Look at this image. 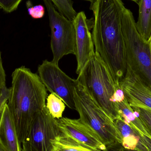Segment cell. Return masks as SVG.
<instances>
[{"mask_svg":"<svg viewBox=\"0 0 151 151\" xmlns=\"http://www.w3.org/2000/svg\"><path fill=\"white\" fill-rule=\"evenodd\" d=\"M122 0H95L91 4L94 15L92 37L95 52L119 83L126 74L127 58L121 22Z\"/></svg>","mask_w":151,"mask_h":151,"instance_id":"cell-1","label":"cell"},{"mask_svg":"<svg viewBox=\"0 0 151 151\" xmlns=\"http://www.w3.org/2000/svg\"><path fill=\"white\" fill-rule=\"evenodd\" d=\"M47 96L38 74L24 66L13 72L7 105L21 145L35 118L46 106Z\"/></svg>","mask_w":151,"mask_h":151,"instance_id":"cell-2","label":"cell"},{"mask_svg":"<svg viewBox=\"0 0 151 151\" xmlns=\"http://www.w3.org/2000/svg\"><path fill=\"white\" fill-rule=\"evenodd\" d=\"M110 118H120L113 98L119 83L115 82L109 68L98 53L91 58L76 79Z\"/></svg>","mask_w":151,"mask_h":151,"instance_id":"cell-3","label":"cell"},{"mask_svg":"<svg viewBox=\"0 0 151 151\" xmlns=\"http://www.w3.org/2000/svg\"><path fill=\"white\" fill-rule=\"evenodd\" d=\"M121 22L127 66L151 88V53L149 44L138 32L133 13L124 4L121 10Z\"/></svg>","mask_w":151,"mask_h":151,"instance_id":"cell-4","label":"cell"},{"mask_svg":"<svg viewBox=\"0 0 151 151\" xmlns=\"http://www.w3.org/2000/svg\"><path fill=\"white\" fill-rule=\"evenodd\" d=\"M74 94L76 110L81 121L92 129L106 147L121 145L120 137L113 121L77 81Z\"/></svg>","mask_w":151,"mask_h":151,"instance_id":"cell-5","label":"cell"},{"mask_svg":"<svg viewBox=\"0 0 151 151\" xmlns=\"http://www.w3.org/2000/svg\"><path fill=\"white\" fill-rule=\"evenodd\" d=\"M51 30L50 46L53 61L58 65L64 56L76 53V32L73 22L60 14L50 0H43Z\"/></svg>","mask_w":151,"mask_h":151,"instance_id":"cell-6","label":"cell"},{"mask_svg":"<svg viewBox=\"0 0 151 151\" xmlns=\"http://www.w3.org/2000/svg\"><path fill=\"white\" fill-rule=\"evenodd\" d=\"M61 134L57 119L45 106L33 121L21 144L22 151H52L51 141Z\"/></svg>","mask_w":151,"mask_h":151,"instance_id":"cell-7","label":"cell"},{"mask_svg":"<svg viewBox=\"0 0 151 151\" xmlns=\"http://www.w3.org/2000/svg\"><path fill=\"white\" fill-rule=\"evenodd\" d=\"M38 72L46 89L59 97L69 108L76 110L74 88L76 80L66 75L58 64L47 60L39 65Z\"/></svg>","mask_w":151,"mask_h":151,"instance_id":"cell-8","label":"cell"},{"mask_svg":"<svg viewBox=\"0 0 151 151\" xmlns=\"http://www.w3.org/2000/svg\"><path fill=\"white\" fill-rule=\"evenodd\" d=\"M119 84L131 107L151 112V88L129 66Z\"/></svg>","mask_w":151,"mask_h":151,"instance_id":"cell-9","label":"cell"},{"mask_svg":"<svg viewBox=\"0 0 151 151\" xmlns=\"http://www.w3.org/2000/svg\"><path fill=\"white\" fill-rule=\"evenodd\" d=\"M61 134L72 138L79 143L96 151H104L106 146L92 129L80 119L62 117L58 119Z\"/></svg>","mask_w":151,"mask_h":151,"instance_id":"cell-10","label":"cell"},{"mask_svg":"<svg viewBox=\"0 0 151 151\" xmlns=\"http://www.w3.org/2000/svg\"><path fill=\"white\" fill-rule=\"evenodd\" d=\"M76 32V53L77 61L76 73L79 74L95 53L92 35L90 31L85 13H77L73 19Z\"/></svg>","mask_w":151,"mask_h":151,"instance_id":"cell-11","label":"cell"},{"mask_svg":"<svg viewBox=\"0 0 151 151\" xmlns=\"http://www.w3.org/2000/svg\"><path fill=\"white\" fill-rule=\"evenodd\" d=\"M0 145L5 151H22L17 129L7 103L0 119Z\"/></svg>","mask_w":151,"mask_h":151,"instance_id":"cell-12","label":"cell"},{"mask_svg":"<svg viewBox=\"0 0 151 151\" xmlns=\"http://www.w3.org/2000/svg\"><path fill=\"white\" fill-rule=\"evenodd\" d=\"M120 137L121 145L129 150L149 151L143 143L141 134L120 118L114 121Z\"/></svg>","mask_w":151,"mask_h":151,"instance_id":"cell-13","label":"cell"},{"mask_svg":"<svg viewBox=\"0 0 151 151\" xmlns=\"http://www.w3.org/2000/svg\"><path fill=\"white\" fill-rule=\"evenodd\" d=\"M114 104L120 118L124 122L137 130L142 135L151 137L143 122L129 105L124 94L115 98Z\"/></svg>","mask_w":151,"mask_h":151,"instance_id":"cell-14","label":"cell"},{"mask_svg":"<svg viewBox=\"0 0 151 151\" xmlns=\"http://www.w3.org/2000/svg\"><path fill=\"white\" fill-rule=\"evenodd\" d=\"M136 27L143 39L148 42L151 35V0H141Z\"/></svg>","mask_w":151,"mask_h":151,"instance_id":"cell-15","label":"cell"},{"mask_svg":"<svg viewBox=\"0 0 151 151\" xmlns=\"http://www.w3.org/2000/svg\"><path fill=\"white\" fill-rule=\"evenodd\" d=\"M52 151H96L61 134L51 141Z\"/></svg>","mask_w":151,"mask_h":151,"instance_id":"cell-16","label":"cell"},{"mask_svg":"<svg viewBox=\"0 0 151 151\" xmlns=\"http://www.w3.org/2000/svg\"><path fill=\"white\" fill-rule=\"evenodd\" d=\"M46 106L51 115L56 119L63 117L65 110V104L56 95L53 93L50 94L47 98Z\"/></svg>","mask_w":151,"mask_h":151,"instance_id":"cell-17","label":"cell"},{"mask_svg":"<svg viewBox=\"0 0 151 151\" xmlns=\"http://www.w3.org/2000/svg\"><path fill=\"white\" fill-rule=\"evenodd\" d=\"M60 14L71 21L77 15L72 0H50Z\"/></svg>","mask_w":151,"mask_h":151,"instance_id":"cell-18","label":"cell"},{"mask_svg":"<svg viewBox=\"0 0 151 151\" xmlns=\"http://www.w3.org/2000/svg\"><path fill=\"white\" fill-rule=\"evenodd\" d=\"M132 108L143 122L151 136V112L142 108Z\"/></svg>","mask_w":151,"mask_h":151,"instance_id":"cell-19","label":"cell"},{"mask_svg":"<svg viewBox=\"0 0 151 151\" xmlns=\"http://www.w3.org/2000/svg\"><path fill=\"white\" fill-rule=\"evenodd\" d=\"M23 0H0V7L5 12L10 13L16 10Z\"/></svg>","mask_w":151,"mask_h":151,"instance_id":"cell-20","label":"cell"},{"mask_svg":"<svg viewBox=\"0 0 151 151\" xmlns=\"http://www.w3.org/2000/svg\"><path fill=\"white\" fill-rule=\"evenodd\" d=\"M28 13L34 19L41 18L44 16L45 9L42 5H37L28 8Z\"/></svg>","mask_w":151,"mask_h":151,"instance_id":"cell-21","label":"cell"},{"mask_svg":"<svg viewBox=\"0 0 151 151\" xmlns=\"http://www.w3.org/2000/svg\"><path fill=\"white\" fill-rule=\"evenodd\" d=\"M9 95V88L6 86L0 90V119Z\"/></svg>","mask_w":151,"mask_h":151,"instance_id":"cell-22","label":"cell"},{"mask_svg":"<svg viewBox=\"0 0 151 151\" xmlns=\"http://www.w3.org/2000/svg\"><path fill=\"white\" fill-rule=\"evenodd\" d=\"M6 74L3 65L2 60L1 58V53L0 51V90L3 88L5 85Z\"/></svg>","mask_w":151,"mask_h":151,"instance_id":"cell-23","label":"cell"},{"mask_svg":"<svg viewBox=\"0 0 151 151\" xmlns=\"http://www.w3.org/2000/svg\"><path fill=\"white\" fill-rule=\"evenodd\" d=\"M119 144L116 145H111V146H107L106 150L104 151H136L129 150H126L123 148L122 146L119 148Z\"/></svg>","mask_w":151,"mask_h":151,"instance_id":"cell-24","label":"cell"},{"mask_svg":"<svg viewBox=\"0 0 151 151\" xmlns=\"http://www.w3.org/2000/svg\"><path fill=\"white\" fill-rule=\"evenodd\" d=\"M142 138L143 143L148 149V151H151V137L147 136L142 135Z\"/></svg>","mask_w":151,"mask_h":151,"instance_id":"cell-25","label":"cell"},{"mask_svg":"<svg viewBox=\"0 0 151 151\" xmlns=\"http://www.w3.org/2000/svg\"><path fill=\"white\" fill-rule=\"evenodd\" d=\"M148 44H149V47H150V52L151 53V35L150 39H149V40L148 41Z\"/></svg>","mask_w":151,"mask_h":151,"instance_id":"cell-26","label":"cell"},{"mask_svg":"<svg viewBox=\"0 0 151 151\" xmlns=\"http://www.w3.org/2000/svg\"><path fill=\"white\" fill-rule=\"evenodd\" d=\"M130 1H132L138 4L141 0H130Z\"/></svg>","mask_w":151,"mask_h":151,"instance_id":"cell-27","label":"cell"},{"mask_svg":"<svg viewBox=\"0 0 151 151\" xmlns=\"http://www.w3.org/2000/svg\"><path fill=\"white\" fill-rule=\"evenodd\" d=\"M0 151H5L4 150L3 148L1 146V145H0Z\"/></svg>","mask_w":151,"mask_h":151,"instance_id":"cell-28","label":"cell"}]
</instances>
